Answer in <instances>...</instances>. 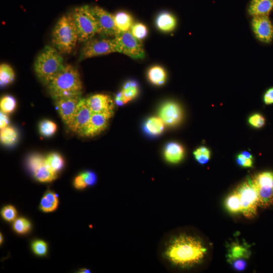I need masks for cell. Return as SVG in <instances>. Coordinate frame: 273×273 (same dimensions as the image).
<instances>
[{"label":"cell","mask_w":273,"mask_h":273,"mask_svg":"<svg viewBox=\"0 0 273 273\" xmlns=\"http://www.w3.org/2000/svg\"><path fill=\"white\" fill-rule=\"evenodd\" d=\"M207 249L197 237L186 234L171 239L164 251V256L173 265L182 268H190L204 259Z\"/></svg>","instance_id":"1"},{"label":"cell","mask_w":273,"mask_h":273,"mask_svg":"<svg viewBox=\"0 0 273 273\" xmlns=\"http://www.w3.org/2000/svg\"><path fill=\"white\" fill-rule=\"evenodd\" d=\"M47 87L48 93L55 100L81 95L82 89L79 73L75 67L70 65H65Z\"/></svg>","instance_id":"2"},{"label":"cell","mask_w":273,"mask_h":273,"mask_svg":"<svg viewBox=\"0 0 273 273\" xmlns=\"http://www.w3.org/2000/svg\"><path fill=\"white\" fill-rule=\"evenodd\" d=\"M60 54L55 48L46 46L36 57L34 69L43 85L47 86L64 67Z\"/></svg>","instance_id":"3"},{"label":"cell","mask_w":273,"mask_h":273,"mask_svg":"<svg viewBox=\"0 0 273 273\" xmlns=\"http://www.w3.org/2000/svg\"><path fill=\"white\" fill-rule=\"evenodd\" d=\"M52 43L61 54H69L78 41L76 27L69 14L63 15L56 24L52 32Z\"/></svg>","instance_id":"4"},{"label":"cell","mask_w":273,"mask_h":273,"mask_svg":"<svg viewBox=\"0 0 273 273\" xmlns=\"http://www.w3.org/2000/svg\"><path fill=\"white\" fill-rule=\"evenodd\" d=\"M69 14L76 27L79 41L84 42L98 34L97 22L89 6L77 7Z\"/></svg>","instance_id":"5"},{"label":"cell","mask_w":273,"mask_h":273,"mask_svg":"<svg viewBox=\"0 0 273 273\" xmlns=\"http://www.w3.org/2000/svg\"><path fill=\"white\" fill-rule=\"evenodd\" d=\"M236 190L240 197L241 212L247 218H253L257 214L259 201L257 190L251 178L243 182Z\"/></svg>","instance_id":"6"},{"label":"cell","mask_w":273,"mask_h":273,"mask_svg":"<svg viewBox=\"0 0 273 273\" xmlns=\"http://www.w3.org/2000/svg\"><path fill=\"white\" fill-rule=\"evenodd\" d=\"M113 38L117 52L123 54L134 59H142L145 53L141 40L135 38L130 30L118 32Z\"/></svg>","instance_id":"7"},{"label":"cell","mask_w":273,"mask_h":273,"mask_svg":"<svg viewBox=\"0 0 273 273\" xmlns=\"http://www.w3.org/2000/svg\"><path fill=\"white\" fill-rule=\"evenodd\" d=\"M117 52L114 39L91 38L85 42L81 50L79 60Z\"/></svg>","instance_id":"8"},{"label":"cell","mask_w":273,"mask_h":273,"mask_svg":"<svg viewBox=\"0 0 273 273\" xmlns=\"http://www.w3.org/2000/svg\"><path fill=\"white\" fill-rule=\"evenodd\" d=\"M90 9L97 22L98 34L103 37L115 36L118 30L114 15L97 6L90 7Z\"/></svg>","instance_id":"9"},{"label":"cell","mask_w":273,"mask_h":273,"mask_svg":"<svg viewBox=\"0 0 273 273\" xmlns=\"http://www.w3.org/2000/svg\"><path fill=\"white\" fill-rule=\"evenodd\" d=\"M250 256L249 247L246 244L233 242L229 246L227 260L235 270H244L247 266V260Z\"/></svg>","instance_id":"10"},{"label":"cell","mask_w":273,"mask_h":273,"mask_svg":"<svg viewBox=\"0 0 273 273\" xmlns=\"http://www.w3.org/2000/svg\"><path fill=\"white\" fill-rule=\"evenodd\" d=\"M28 166L36 179L40 182H51L57 178V173L52 171L46 163L45 158L39 154L31 155Z\"/></svg>","instance_id":"11"},{"label":"cell","mask_w":273,"mask_h":273,"mask_svg":"<svg viewBox=\"0 0 273 273\" xmlns=\"http://www.w3.org/2000/svg\"><path fill=\"white\" fill-rule=\"evenodd\" d=\"M113 112L93 113L85 127L78 134L83 137H94L107 127Z\"/></svg>","instance_id":"12"},{"label":"cell","mask_w":273,"mask_h":273,"mask_svg":"<svg viewBox=\"0 0 273 273\" xmlns=\"http://www.w3.org/2000/svg\"><path fill=\"white\" fill-rule=\"evenodd\" d=\"M252 27L256 37L261 41L269 43L273 38V25L268 16H253Z\"/></svg>","instance_id":"13"},{"label":"cell","mask_w":273,"mask_h":273,"mask_svg":"<svg viewBox=\"0 0 273 273\" xmlns=\"http://www.w3.org/2000/svg\"><path fill=\"white\" fill-rule=\"evenodd\" d=\"M92 114L86 104L85 99L81 98L67 126L71 131L79 134L88 123Z\"/></svg>","instance_id":"14"},{"label":"cell","mask_w":273,"mask_h":273,"mask_svg":"<svg viewBox=\"0 0 273 273\" xmlns=\"http://www.w3.org/2000/svg\"><path fill=\"white\" fill-rule=\"evenodd\" d=\"M81 99V95H77L55 100L59 115L67 125L72 119Z\"/></svg>","instance_id":"15"},{"label":"cell","mask_w":273,"mask_h":273,"mask_svg":"<svg viewBox=\"0 0 273 273\" xmlns=\"http://www.w3.org/2000/svg\"><path fill=\"white\" fill-rule=\"evenodd\" d=\"M85 100L93 114L113 112L114 102L107 95L95 94L85 99Z\"/></svg>","instance_id":"16"},{"label":"cell","mask_w":273,"mask_h":273,"mask_svg":"<svg viewBox=\"0 0 273 273\" xmlns=\"http://www.w3.org/2000/svg\"><path fill=\"white\" fill-rule=\"evenodd\" d=\"M159 115L165 124L173 126L177 124L181 121L183 112L177 103L169 101L161 106Z\"/></svg>","instance_id":"17"},{"label":"cell","mask_w":273,"mask_h":273,"mask_svg":"<svg viewBox=\"0 0 273 273\" xmlns=\"http://www.w3.org/2000/svg\"><path fill=\"white\" fill-rule=\"evenodd\" d=\"M157 28L164 32L172 31L176 25L175 17L168 12H162L159 13L155 20Z\"/></svg>","instance_id":"18"},{"label":"cell","mask_w":273,"mask_h":273,"mask_svg":"<svg viewBox=\"0 0 273 273\" xmlns=\"http://www.w3.org/2000/svg\"><path fill=\"white\" fill-rule=\"evenodd\" d=\"M185 151L181 145L171 142L165 147L164 155L165 160L171 163H177L184 158Z\"/></svg>","instance_id":"19"},{"label":"cell","mask_w":273,"mask_h":273,"mask_svg":"<svg viewBox=\"0 0 273 273\" xmlns=\"http://www.w3.org/2000/svg\"><path fill=\"white\" fill-rule=\"evenodd\" d=\"M273 8V0H252L249 8V14L252 16H268Z\"/></svg>","instance_id":"20"},{"label":"cell","mask_w":273,"mask_h":273,"mask_svg":"<svg viewBox=\"0 0 273 273\" xmlns=\"http://www.w3.org/2000/svg\"><path fill=\"white\" fill-rule=\"evenodd\" d=\"M114 19L118 32L129 31L134 24L132 17L125 12H117L114 15Z\"/></svg>","instance_id":"21"},{"label":"cell","mask_w":273,"mask_h":273,"mask_svg":"<svg viewBox=\"0 0 273 273\" xmlns=\"http://www.w3.org/2000/svg\"><path fill=\"white\" fill-rule=\"evenodd\" d=\"M97 181L95 173L85 171L79 174L74 179V186L77 189H82L87 186H93Z\"/></svg>","instance_id":"22"},{"label":"cell","mask_w":273,"mask_h":273,"mask_svg":"<svg viewBox=\"0 0 273 273\" xmlns=\"http://www.w3.org/2000/svg\"><path fill=\"white\" fill-rule=\"evenodd\" d=\"M148 77L152 84L160 86L163 85L166 81V73L162 67L155 65L149 69Z\"/></svg>","instance_id":"23"},{"label":"cell","mask_w":273,"mask_h":273,"mask_svg":"<svg viewBox=\"0 0 273 273\" xmlns=\"http://www.w3.org/2000/svg\"><path fill=\"white\" fill-rule=\"evenodd\" d=\"M0 140L4 145L13 146L18 140V132L14 127L8 126L1 129Z\"/></svg>","instance_id":"24"},{"label":"cell","mask_w":273,"mask_h":273,"mask_svg":"<svg viewBox=\"0 0 273 273\" xmlns=\"http://www.w3.org/2000/svg\"><path fill=\"white\" fill-rule=\"evenodd\" d=\"M255 188L258 197L259 206L262 208H267L272 205L273 204V187H255Z\"/></svg>","instance_id":"25"},{"label":"cell","mask_w":273,"mask_h":273,"mask_svg":"<svg viewBox=\"0 0 273 273\" xmlns=\"http://www.w3.org/2000/svg\"><path fill=\"white\" fill-rule=\"evenodd\" d=\"M164 125V123L159 117H152L145 122V129L149 134L157 135L162 132Z\"/></svg>","instance_id":"26"},{"label":"cell","mask_w":273,"mask_h":273,"mask_svg":"<svg viewBox=\"0 0 273 273\" xmlns=\"http://www.w3.org/2000/svg\"><path fill=\"white\" fill-rule=\"evenodd\" d=\"M125 104L134 99L138 95L139 89L136 82L129 80L125 82L121 90Z\"/></svg>","instance_id":"27"},{"label":"cell","mask_w":273,"mask_h":273,"mask_svg":"<svg viewBox=\"0 0 273 273\" xmlns=\"http://www.w3.org/2000/svg\"><path fill=\"white\" fill-rule=\"evenodd\" d=\"M251 179L256 187H273V172L267 171L259 173Z\"/></svg>","instance_id":"28"},{"label":"cell","mask_w":273,"mask_h":273,"mask_svg":"<svg viewBox=\"0 0 273 273\" xmlns=\"http://www.w3.org/2000/svg\"><path fill=\"white\" fill-rule=\"evenodd\" d=\"M58 205V200L56 195L51 191L47 192L40 201V207L44 212L55 210Z\"/></svg>","instance_id":"29"},{"label":"cell","mask_w":273,"mask_h":273,"mask_svg":"<svg viewBox=\"0 0 273 273\" xmlns=\"http://www.w3.org/2000/svg\"><path fill=\"white\" fill-rule=\"evenodd\" d=\"M225 206L227 210L231 213L237 214L241 212L240 199L236 190L226 197L225 201Z\"/></svg>","instance_id":"30"},{"label":"cell","mask_w":273,"mask_h":273,"mask_svg":"<svg viewBox=\"0 0 273 273\" xmlns=\"http://www.w3.org/2000/svg\"><path fill=\"white\" fill-rule=\"evenodd\" d=\"M45 160L50 169L56 173L61 170L64 165V161L62 156L56 152L49 154L45 158Z\"/></svg>","instance_id":"31"},{"label":"cell","mask_w":273,"mask_h":273,"mask_svg":"<svg viewBox=\"0 0 273 273\" xmlns=\"http://www.w3.org/2000/svg\"><path fill=\"white\" fill-rule=\"evenodd\" d=\"M15 79V72L12 67L8 64L0 65V85L1 87L7 86Z\"/></svg>","instance_id":"32"},{"label":"cell","mask_w":273,"mask_h":273,"mask_svg":"<svg viewBox=\"0 0 273 273\" xmlns=\"http://www.w3.org/2000/svg\"><path fill=\"white\" fill-rule=\"evenodd\" d=\"M16 106L15 99L11 95L3 96L0 101L1 111L9 114L13 112Z\"/></svg>","instance_id":"33"},{"label":"cell","mask_w":273,"mask_h":273,"mask_svg":"<svg viewBox=\"0 0 273 273\" xmlns=\"http://www.w3.org/2000/svg\"><path fill=\"white\" fill-rule=\"evenodd\" d=\"M57 125L55 122L49 120H43L39 124L40 134L46 137L53 135L56 131Z\"/></svg>","instance_id":"34"},{"label":"cell","mask_w":273,"mask_h":273,"mask_svg":"<svg viewBox=\"0 0 273 273\" xmlns=\"http://www.w3.org/2000/svg\"><path fill=\"white\" fill-rule=\"evenodd\" d=\"M130 32L133 36L139 40L144 39L148 35V29L147 26L142 23L137 22L132 26Z\"/></svg>","instance_id":"35"},{"label":"cell","mask_w":273,"mask_h":273,"mask_svg":"<svg viewBox=\"0 0 273 273\" xmlns=\"http://www.w3.org/2000/svg\"><path fill=\"white\" fill-rule=\"evenodd\" d=\"M193 154L196 161L201 164L207 163L210 158V151L206 147L201 146L194 151Z\"/></svg>","instance_id":"36"},{"label":"cell","mask_w":273,"mask_h":273,"mask_svg":"<svg viewBox=\"0 0 273 273\" xmlns=\"http://www.w3.org/2000/svg\"><path fill=\"white\" fill-rule=\"evenodd\" d=\"M14 230L19 234H25L28 232L31 228L30 222L24 218L16 219L13 225Z\"/></svg>","instance_id":"37"},{"label":"cell","mask_w":273,"mask_h":273,"mask_svg":"<svg viewBox=\"0 0 273 273\" xmlns=\"http://www.w3.org/2000/svg\"><path fill=\"white\" fill-rule=\"evenodd\" d=\"M248 122L252 126L260 128L265 124V119L262 115L255 113L249 117Z\"/></svg>","instance_id":"38"},{"label":"cell","mask_w":273,"mask_h":273,"mask_svg":"<svg viewBox=\"0 0 273 273\" xmlns=\"http://www.w3.org/2000/svg\"><path fill=\"white\" fill-rule=\"evenodd\" d=\"M2 215L5 220L11 221L16 218L17 211L13 206L11 205L7 206L2 209Z\"/></svg>","instance_id":"39"},{"label":"cell","mask_w":273,"mask_h":273,"mask_svg":"<svg viewBox=\"0 0 273 273\" xmlns=\"http://www.w3.org/2000/svg\"><path fill=\"white\" fill-rule=\"evenodd\" d=\"M32 248L35 254L40 256L44 255L48 249L47 244L41 240L34 241L32 244Z\"/></svg>","instance_id":"40"},{"label":"cell","mask_w":273,"mask_h":273,"mask_svg":"<svg viewBox=\"0 0 273 273\" xmlns=\"http://www.w3.org/2000/svg\"><path fill=\"white\" fill-rule=\"evenodd\" d=\"M236 161L238 165L242 167H251L253 165V159L246 158L239 154L237 156Z\"/></svg>","instance_id":"41"},{"label":"cell","mask_w":273,"mask_h":273,"mask_svg":"<svg viewBox=\"0 0 273 273\" xmlns=\"http://www.w3.org/2000/svg\"><path fill=\"white\" fill-rule=\"evenodd\" d=\"M263 102L266 105L273 104V87L269 88L264 93L263 96Z\"/></svg>","instance_id":"42"},{"label":"cell","mask_w":273,"mask_h":273,"mask_svg":"<svg viewBox=\"0 0 273 273\" xmlns=\"http://www.w3.org/2000/svg\"><path fill=\"white\" fill-rule=\"evenodd\" d=\"M9 118L7 114L1 111L0 113V128L3 129L8 126Z\"/></svg>","instance_id":"43"},{"label":"cell","mask_w":273,"mask_h":273,"mask_svg":"<svg viewBox=\"0 0 273 273\" xmlns=\"http://www.w3.org/2000/svg\"><path fill=\"white\" fill-rule=\"evenodd\" d=\"M115 101L116 104L119 106L125 104L120 92L116 95L115 98Z\"/></svg>","instance_id":"44"},{"label":"cell","mask_w":273,"mask_h":273,"mask_svg":"<svg viewBox=\"0 0 273 273\" xmlns=\"http://www.w3.org/2000/svg\"><path fill=\"white\" fill-rule=\"evenodd\" d=\"M240 154L246 158L253 159L252 155L249 152L243 151L241 152Z\"/></svg>","instance_id":"45"},{"label":"cell","mask_w":273,"mask_h":273,"mask_svg":"<svg viewBox=\"0 0 273 273\" xmlns=\"http://www.w3.org/2000/svg\"><path fill=\"white\" fill-rule=\"evenodd\" d=\"M81 272H89V271L86 269H81Z\"/></svg>","instance_id":"46"},{"label":"cell","mask_w":273,"mask_h":273,"mask_svg":"<svg viewBox=\"0 0 273 273\" xmlns=\"http://www.w3.org/2000/svg\"><path fill=\"white\" fill-rule=\"evenodd\" d=\"M2 241H3V237H2V234H1V243H2Z\"/></svg>","instance_id":"47"}]
</instances>
